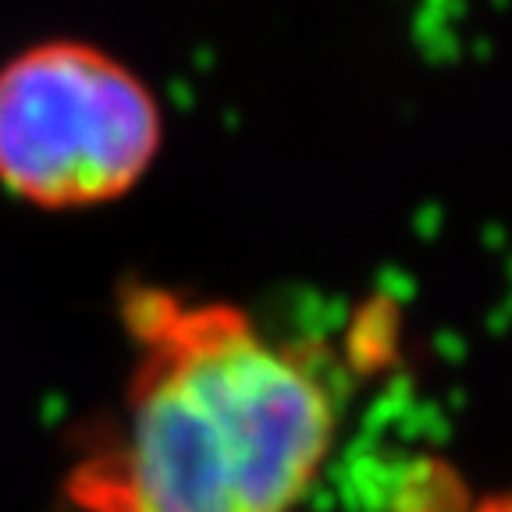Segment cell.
I'll return each instance as SVG.
<instances>
[{
  "label": "cell",
  "instance_id": "6da1fadb",
  "mask_svg": "<svg viewBox=\"0 0 512 512\" xmlns=\"http://www.w3.org/2000/svg\"><path fill=\"white\" fill-rule=\"evenodd\" d=\"M139 363L111 445L68 477L82 512H292L335 441L317 370L221 303L139 288Z\"/></svg>",
  "mask_w": 512,
  "mask_h": 512
},
{
  "label": "cell",
  "instance_id": "7a4b0ae2",
  "mask_svg": "<svg viewBox=\"0 0 512 512\" xmlns=\"http://www.w3.org/2000/svg\"><path fill=\"white\" fill-rule=\"evenodd\" d=\"M160 150L153 93L89 43H43L0 68V182L50 210L125 196Z\"/></svg>",
  "mask_w": 512,
  "mask_h": 512
}]
</instances>
